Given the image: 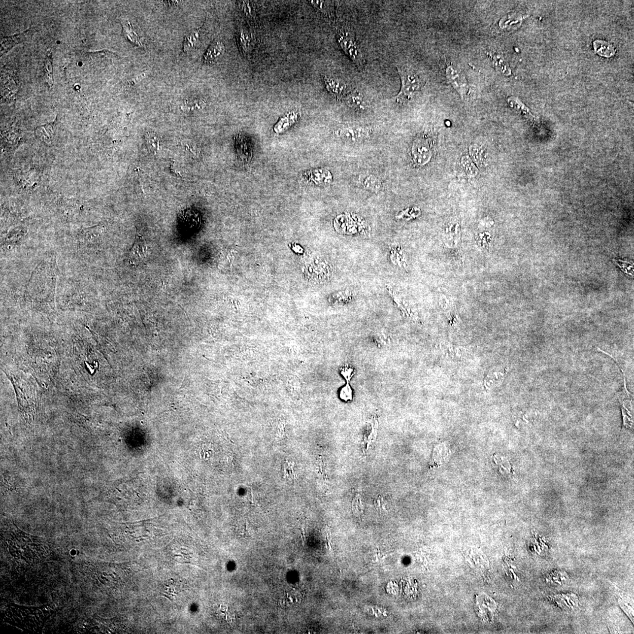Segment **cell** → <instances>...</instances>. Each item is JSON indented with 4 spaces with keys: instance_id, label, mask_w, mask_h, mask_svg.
I'll use <instances>...</instances> for the list:
<instances>
[{
    "instance_id": "2",
    "label": "cell",
    "mask_w": 634,
    "mask_h": 634,
    "mask_svg": "<svg viewBox=\"0 0 634 634\" xmlns=\"http://www.w3.org/2000/svg\"><path fill=\"white\" fill-rule=\"evenodd\" d=\"M336 38L338 44L352 61L358 68L361 70L364 69L365 65V60L362 50L355 39V35L350 29L347 26L339 27L336 32Z\"/></svg>"
},
{
    "instance_id": "22",
    "label": "cell",
    "mask_w": 634,
    "mask_h": 634,
    "mask_svg": "<svg viewBox=\"0 0 634 634\" xmlns=\"http://www.w3.org/2000/svg\"><path fill=\"white\" fill-rule=\"evenodd\" d=\"M238 5L245 17L249 20H254L256 17L255 5L253 2L239 1Z\"/></svg>"
},
{
    "instance_id": "6",
    "label": "cell",
    "mask_w": 634,
    "mask_h": 634,
    "mask_svg": "<svg viewBox=\"0 0 634 634\" xmlns=\"http://www.w3.org/2000/svg\"><path fill=\"white\" fill-rule=\"evenodd\" d=\"M36 32L35 28L30 29L23 33L3 38L1 42V56L11 50L15 45L23 44L29 40Z\"/></svg>"
},
{
    "instance_id": "13",
    "label": "cell",
    "mask_w": 634,
    "mask_h": 634,
    "mask_svg": "<svg viewBox=\"0 0 634 634\" xmlns=\"http://www.w3.org/2000/svg\"><path fill=\"white\" fill-rule=\"evenodd\" d=\"M225 48L224 44L219 40L214 41L209 48L207 49L206 53H205L203 57V62L206 64H211L216 62L217 60L222 56L225 53Z\"/></svg>"
},
{
    "instance_id": "3",
    "label": "cell",
    "mask_w": 634,
    "mask_h": 634,
    "mask_svg": "<svg viewBox=\"0 0 634 634\" xmlns=\"http://www.w3.org/2000/svg\"><path fill=\"white\" fill-rule=\"evenodd\" d=\"M621 370L623 373L624 387L621 393L618 395V398H619L622 413H623V425L628 428H632L633 427V420L630 410L632 409V400L626 387V376H625L626 375L624 370L621 368Z\"/></svg>"
},
{
    "instance_id": "27",
    "label": "cell",
    "mask_w": 634,
    "mask_h": 634,
    "mask_svg": "<svg viewBox=\"0 0 634 634\" xmlns=\"http://www.w3.org/2000/svg\"><path fill=\"white\" fill-rule=\"evenodd\" d=\"M148 142L149 143H151V145H152L153 148H156V150L159 149V142L157 137L155 136H150L149 137H148Z\"/></svg>"
},
{
    "instance_id": "17",
    "label": "cell",
    "mask_w": 634,
    "mask_h": 634,
    "mask_svg": "<svg viewBox=\"0 0 634 634\" xmlns=\"http://www.w3.org/2000/svg\"><path fill=\"white\" fill-rule=\"evenodd\" d=\"M44 72L46 81H47L49 86H50L51 87H53L54 84L53 58H52L50 51H48L47 55H46L44 63Z\"/></svg>"
},
{
    "instance_id": "5",
    "label": "cell",
    "mask_w": 634,
    "mask_h": 634,
    "mask_svg": "<svg viewBox=\"0 0 634 634\" xmlns=\"http://www.w3.org/2000/svg\"><path fill=\"white\" fill-rule=\"evenodd\" d=\"M338 134L345 142L355 143L367 139L370 133L366 128L354 126L342 128L338 131Z\"/></svg>"
},
{
    "instance_id": "4",
    "label": "cell",
    "mask_w": 634,
    "mask_h": 634,
    "mask_svg": "<svg viewBox=\"0 0 634 634\" xmlns=\"http://www.w3.org/2000/svg\"><path fill=\"white\" fill-rule=\"evenodd\" d=\"M446 75L453 88L464 99L467 96L468 86L464 73L455 69L452 66H450L446 68Z\"/></svg>"
},
{
    "instance_id": "9",
    "label": "cell",
    "mask_w": 634,
    "mask_h": 634,
    "mask_svg": "<svg viewBox=\"0 0 634 634\" xmlns=\"http://www.w3.org/2000/svg\"><path fill=\"white\" fill-rule=\"evenodd\" d=\"M323 82L329 93L337 100L347 96V86L342 79L335 76L324 75Z\"/></svg>"
},
{
    "instance_id": "20",
    "label": "cell",
    "mask_w": 634,
    "mask_h": 634,
    "mask_svg": "<svg viewBox=\"0 0 634 634\" xmlns=\"http://www.w3.org/2000/svg\"><path fill=\"white\" fill-rule=\"evenodd\" d=\"M297 117H298V114H297V113H290L289 115H287L286 117L282 118L281 120L278 122L274 128L275 131L276 132V133H280V132L283 131L284 129H287L288 127L290 126V125H292L293 124L295 123L297 120Z\"/></svg>"
},
{
    "instance_id": "24",
    "label": "cell",
    "mask_w": 634,
    "mask_h": 634,
    "mask_svg": "<svg viewBox=\"0 0 634 634\" xmlns=\"http://www.w3.org/2000/svg\"><path fill=\"white\" fill-rule=\"evenodd\" d=\"M54 133V125L53 124H48L39 127L36 129V133L39 136L51 137L53 136Z\"/></svg>"
},
{
    "instance_id": "12",
    "label": "cell",
    "mask_w": 634,
    "mask_h": 634,
    "mask_svg": "<svg viewBox=\"0 0 634 634\" xmlns=\"http://www.w3.org/2000/svg\"><path fill=\"white\" fill-rule=\"evenodd\" d=\"M114 56L115 54L108 50L93 52V53L85 54L86 59L88 60V62L97 66L105 65L106 64L111 63L113 57Z\"/></svg>"
},
{
    "instance_id": "19",
    "label": "cell",
    "mask_w": 634,
    "mask_h": 634,
    "mask_svg": "<svg viewBox=\"0 0 634 634\" xmlns=\"http://www.w3.org/2000/svg\"><path fill=\"white\" fill-rule=\"evenodd\" d=\"M361 177V183L364 188L375 192L380 191L382 184L376 177L372 175Z\"/></svg>"
},
{
    "instance_id": "23",
    "label": "cell",
    "mask_w": 634,
    "mask_h": 634,
    "mask_svg": "<svg viewBox=\"0 0 634 634\" xmlns=\"http://www.w3.org/2000/svg\"><path fill=\"white\" fill-rule=\"evenodd\" d=\"M124 32L125 36L131 41L140 47H144L142 42H141L139 36H137L135 32L133 29L131 23H125L124 25Z\"/></svg>"
},
{
    "instance_id": "14",
    "label": "cell",
    "mask_w": 634,
    "mask_h": 634,
    "mask_svg": "<svg viewBox=\"0 0 634 634\" xmlns=\"http://www.w3.org/2000/svg\"><path fill=\"white\" fill-rule=\"evenodd\" d=\"M506 370L494 368L490 370L485 379V385L486 388L491 389L496 386L500 385L503 381Z\"/></svg>"
},
{
    "instance_id": "1",
    "label": "cell",
    "mask_w": 634,
    "mask_h": 634,
    "mask_svg": "<svg viewBox=\"0 0 634 634\" xmlns=\"http://www.w3.org/2000/svg\"><path fill=\"white\" fill-rule=\"evenodd\" d=\"M397 69L400 78L401 88L395 98V102L408 103L421 91L424 82L418 73L409 67H398Z\"/></svg>"
},
{
    "instance_id": "26",
    "label": "cell",
    "mask_w": 634,
    "mask_h": 634,
    "mask_svg": "<svg viewBox=\"0 0 634 634\" xmlns=\"http://www.w3.org/2000/svg\"><path fill=\"white\" fill-rule=\"evenodd\" d=\"M617 265L620 266V268L624 272L633 276V265L630 264L629 262L622 261L620 260H617Z\"/></svg>"
},
{
    "instance_id": "15",
    "label": "cell",
    "mask_w": 634,
    "mask_h": 634,
    "mask_svg": "<svg viewBox=\"0 0 634 634\" xmlns=\"http://www.w3.org/2000/svg\"><path fill=\"white\" fill-rule=\"evenodd\" d=\"M353 369L347 366L342 367L341 369L342 375L344 376L347 381V386L343 388L341 393H340V397L345 401L351 400L352 399V392L350 387V384H349V381H350L352 375H353Z\"/></svg>"
},
{
    "instance_id": "8",
    "label": "cell",
    "mask_w": 634,
    "mask_h": 634,
    "mask_svg": "<svg viewBox=\"0 0 634 634\" xmlns=\"http://www.w3.org/2000/svg\"><path fill=\"white\" fill-rule=\"evenodd\" d=\"M148 254V246L146 241L140 234H136L133 246L130 251L129 261L134 266L144 261Z\"/></svg>"
},
{
    "instance_id": "25",
    "label": "cell",
    "mask_w": 634,
    "mask_h": 634,
    "mask_svg": "<svg viewBox=\"0 0 634 634\" xmlns=\"http://www.w3.org/2000/svg\"><path fill=\"white\" fill-rule=\"evenodd\" d=\"M352 508H353L354 513L357 514V515L360 517V514L363 513V505L362 499L359 495H357L354 499L352 501Z\"/></svg>"
},
{
    "instance_id": "11",
    "label": "cell",
    "mask_w": 634,
    "mask_h": 634,
    "mask_svg": "<svg viewBox=\"0 0 634 634\" xmlns=\"http://www.w3.org/2000/svg\"><path fill=\"white\" fill-rule=\"evenodd\" d=\"M345 102L351 108L357 111H366L368 103L361 92L355 90L344 98Z\"/></svg>"
},
{
    "instance_id": "7",
    "label": "cell",
    "mask_w": 634,
    "mask_h": 634,
    "mask_svg": "<svg viewBox=\"0 0 634 634\" xmlns=\"http://www.w3.org/2000/svg\"><path fill=\"white\" fill-rule=\"evenodd\" d=\"M238 47L244 56L249 57L255 45V38L251 31L245 26H240L237 33Z\"/></svg>"
},
{
    "instance_id": "16",
    "label": "cell",
    "mask_w": 634,
    "mask_h": 634,
    "mask_svg": "<svg viewBox=\"0 0 634 634\" xmlns=\"http://www.w3.org/2000/svg\"><path fill=\"white\" fill-rule=\"evenodd\" d=\"M594 47L596 53L602 57H611L615 53L613 46L605 41H596L594 42Z\"/></svg>"
},
{
    "instance_id": "10",
    "label": "cell",
    "mask_w": 634,
    "mask_h": 634,
    "mask_svg": "<svg viewBox=\"0 0 634 634\" xmlns=\"http://www.w3.org/2000/svg\"><path fill=\"white\" fill-rule=\"evenodd\" d=\"M235 148H236L238 157L245 163H248L253 157L252 145L249 139L243 134H238L235 139Z\"/></svg>"
},
{
    "instance_id": "21",
    "label": "cell",
    "mask_w": 634,
    "mask_h": 634,
    "mask_svg": "<svg viewBox=\"0 0 634 634\" xmlns=\"http://www.w3.org/2000/svg\"><path fill=\"white\" fill-rule=\"evenodd\" d=\"M201 29L195 30L185 36V41L183 42V50L187 53L197 45L199 36H200V32Z\"/></svg>"
},
{
    "instance_id": "18",
    "label": "cell",
    "mask_w": 634,
    "mask_h": 634,
    "mask_svg": "<svg viewBox=\"0 0 634 634\" xmlns=\"http://www.w3.org/2000/svg\"><path fill=\"white\" fill-rule=\"evenodd\" d=\"M311 4L317 10L328 17H333V3L332 1H310Z\"/></svg>"
}]
</instances>
